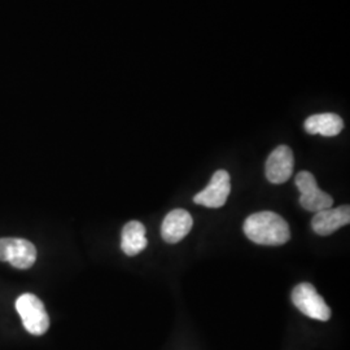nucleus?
<instances>
[{
  "label": "nucleus",
  "mask_w": 350,
  "mask_h": 350,
  "mask_svg": "<svg viewBox=\"0 0 350 350\" xmlns=\"http://www.w3.org/2000/svg\"><path fill=\"white\" fill-rule=\"evenodd\" d=\"M244 234L260 245H283L291 239L287 221L274 212L250 215L244 222Z\"/></svg>",
  "instance_id": "obj_1"
},
{
  "label": "nucleus",
  "mask_w": 350,
  "mask_h": 350,
  "mask_svg": "<svg viewBox=\"0 0 350 350\" xmlns=\"http://www.w3.org/2000/svg\"><path fill=\"white\" fill-rule=\"evenodd\" d=\"M16 309L20 314L26 331L31 335H44L50 327V317L36 295L24 293L16 301Z\"/></svg>",
  "instance_id": "obj_2"
},
{
  "label": "nucleus",
  "mask_w": 350,
  "mask_h": 350,
  "mask_svg": "<svg viewBox=\"0 0 350 350\" xmlns=\"http://www.w3.org/2000/svg\"><path fill=\"white\" fill-rule=\"evenodd\" d=\"M292 302L309 318L321 322H327L331 318V309L310 283H301L292 291Z\"/></svg>",
  "instance_id": "obj_3"
},
{
  "label": "nucleus",
  "mask_w": 350,
  "mask_h": 350,
  "mask_svg": "<svg viewBox=\"0 0 350 350\" xmlns=\"http://www.w3.org/2000/svg\"><path fill=\"white\" fill-rule=\"evenodd\" d=\"M0 261L11 263L18 270H27L37 261V248L25 239H0Z\"/></svg>",
  "instance_id": "obj_4"
},
{
  "label": "nucleus",
  "mask_w": 350,
  "mask_h": 350,
  "mask_svg": "<svg viewBox=\"0 0 350 350\" xmlns=\"http://www.w3.org/2000/svg\"><path fill=\"white\" fill-rule=\"evenodd\" d=\"M295 183L301 192V206L308 212L318 213L332 208L334 199L318 187L312 173L300 172L296 175Z\"/></svg>",
  "instance_id": "obj_5"
},
{
  "label": "nucleus",
  "mask_w": 350,
  "mask_h": 350,
  "mask_svg": "<svg viewBox=\"0 0 350 350\" xmlns=\"http://www.w3.org/2000/svg\"><path fill=\"white\" fill-rule=\"evenodd\" d=\"M230 192V174L226 170H218L213 175L211 183L193 198V201L198 205L217 209L225 205Z\"/></svg>",
  "instance_id": "obj_6"
},
{
  "label": "nucleus",
  "mask_w": 350,
  "mask_h": 350,
  "mask_svg": "<svg viewBox=\"0 0 350 350\" xmlns=\"http://www.w3.org/2000/svg\"><path fill=\"white\" fill-rule=\"evenodd\" d=\"M295 157L288 146H279L273 150L266 161L265 173L269 182L274 185L286 183L293 174Z\"/></svg>",
  "instance_id": "obj_7"
},
{
  "label": "nucleus",
  "mask_w": 350,
  "mask_h": 350,
  "mask_svg": "<svg viewBox=\"0 0 350 350\" xmlns=\"http://www.w3.org/2000/svg\"><path fill=\"white\" fill-rule=\"evenodd\" d=\"M349 205H341L335 209L329 208V209L315 213L312 221V227L315 234L321 237H328L336 232L340 227L349 225Z\"/></svg>",
  "instance_id": "obj_8"
},
{
  "label": "nucleus",
  "mask_w": 350,
  "mask_h": 350,
  "mask_svg": "<svg viewBox=\"0 0 350 350\" xmlns=\"http://www.w3.org/2000/svg\"><path fill=\"white\" fill-rule=\"evenodd\" d=\"M193 225L191 214L185 209H174L169 213L161 226V237L169 244L179 243L187 237Z\"/></svg>",
  "instance_id": "obj_9"
},
{
  "label": "nucleus",
  "mask_w": 350,
  "mask_h": 350,
  "mask_svg": "<svg viewBox=\"0 0 350 350\" xmlns=\"http://www.w3.org/2000/svg\"><path fill=\"white\" fill-rule=\"evenodd\" d=\"M304 127L306 133L312 135L319 134L323 137H336L344 129V121L335 113H322L310 116L305 121Z\"/></svg>",
  "instance_id": "obj_10"
},
{
  "label": "nucleus",
  "mask_w": 350,
  "mask_h": 350,
  "mask_svg": "<svg viewBox=\"0 0 350 350\" xmlns=\"http://www.w3.org/2000/svg\"><path fill=\"white\" fill-rule=\"evenodd\" d=\"M148 240L146 237V227L138 221H131L122 228L121 248L127 256H137L147 248Z\"/></svg>",
  "instance_id": "obj_11"
}]
</instances>
